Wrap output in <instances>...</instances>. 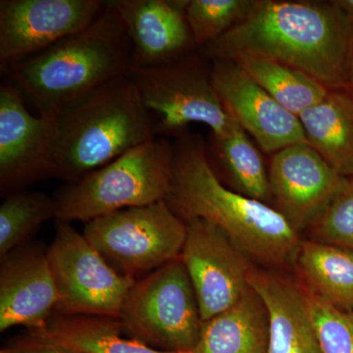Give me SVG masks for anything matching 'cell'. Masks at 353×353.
Wrapping results in <instances>:
<instances>
[{
  "instance_id": "cell-1",
  "label": "cell",
  "mask_w": 353,
  "mask_h": 353,
  "mask_svg": "<svg viewBox=\"0 0 353 353\" xmlns=\"http://www.w3.org/2000/svg\"><path fill=\"white\" fill-rule=\"evenodd\" d=\"M353 26L336 1L256 0L252 13L204 46L212 61L240 57L294 67L328 88H348Z\"/></svg>"
},
{
  "instance_id": "cell-2",
  "label": "cell",
  "mask_w": 353,
  "mask_h": 353,
  "mask_svg": "<svg viewBox=\"0 0 353 353\" xmlns=\"http://www.w3.org/2000/svg\"><path fill=\"white\" fill-rule=\"evenodd\" d=\"M166 201L183 220L202 218L219 227L256 266L292 269L301 234L273 206L221 182L199 137L183 134L173 145L171 192Z\"/></svg>"
},
{
  "instance_id": "cell-3",
  "label": "cell",
  "mask_w": 353,
  "mask_h": 353,
  "mask_svg": "<svg viewBox=\"0 0 353 353\" xmlns=\"http://www.w3.org/2000/svg\"><path fill=\"white\" fill-rule=\"evenodd\" d=\"M132 50L108 1L88 29L13 65V85L39 114L58 116L129 77Z\"/></svg>"
},
{
  "instance_id": "cell-4",
  "label": "cell",
  "mask_w": 353,
  "mask_h": 353,
  "mask_svg": "<svg viewBox=\"0 0 353 353\" xmlns=\"http://www.w3.org/2000/svg\"><path fill=\"white\" fill-rule=\"evenodd\" d=\"M157 136L152 114L128 77L58 116L46 175L78 182Z\"/></svg>"
},
{
  "instance_id": "cell-5",
  "label": "cell",
  "mask_w": 353,
  "mask_h": 353,
  "mask_svg": "<svg viewBox=\"0 0 353 353\" xmlns=\"http://www.w3.org/2000/svg\"><path fill=\"white\" fill-rule=\"evenodd\" d=\"M173 145L159 138L125 153L55 197L58 221H90L122 209L166 201L171 192Z\"/></svg>"
},
{
  "instance_id": "cell-6",
  "label": "cell",
  "mask_w": 353,
  "mask_h": 353,
  "mask_svg": "<svg viewBox=\"0 0 353 353\" xmlns=\"http://www.w3.org/2000/svg\"><path fill=\"white\" fill-rule=\"evenodd\" d=\"M117 320L125 334L148 347L192 352L203 321L196 290L180 256L136 281Z\"/></svg>"
},
{
  "instance_id": "cell-7",
  "label": "cell",
  "mask_w": 353,
  "mask_h": 353,
  "mask_svg": "<svg viewBox=\"0 0 353 353\" xmlns=\"http://www.w3.org/2000/svg\"><path fill=\"white\" fill-rule=\"evenodd\" d=\"M211 69L192 53L158 66L131 67L129 79L152 114L157 134L180 137L197 123L217 136L233 126L216 94Z\"/></svg>"
},
{
  "instance_id": "cell-8",
  "label": "cell",
  "mask_w": 353,
  "mask_h": 353,
  "mask_svg": "<svg viewBox=\"0 0 353 353\" xmlns=\"http://www.w3.org/2000/svg\"><path fill=\"white\" fill-rule=\"evenodd\" d=\"M83 234L108 263L134 278L178 259L187 226L167 201H161L90 221Z\"/></svg>"
},
{
  "instance_id": "cell-9",
  "label": "cell",
  "mask_w": 353,
  "mask_h": 353,
  "mask_svg": "<svg viewBox=\"0 0 353 353\" xmlns=\"http://www.w3.org/2000/svg\"><path fill=\"white\" fill-rule=\"evenodd\" d=\"M59 315L118 319L136 279L113 268L69 222L58 221L48 250Z\"/></svg>"
},
{
  "instance_id": "cell-10",
  "label": "cell",
  "mask_w": 353,
  "mask_h": 353,
  "mask_svg": "<svg viewBox=\"0 0 353 353\" xmlns=\"http://www.w3.org/2000/svg\"><path fill=\"white\" fill-rule=\"evenodd\" d=\"M183 221L187 236L180 259L196 290L204 322L241 299L256 265L213 223L197 217Z\"/></svg>"
},
{
  "instance_id": "cell-11",
  "label": "cell",
  "mask_w": 353,
  "mask_h": 353,
  "mask_svg": "<svg viewBox=\"0 0 353 353\" xmlns=\"http://www.w3.org/2000/svg\"><path fill=\"white\" fill-rule=\"evenodd\" d=\"M105 4L99 0H1V69L9 70L88 29L101 16Z\"/></svg>"
},
{
  "instance_id": "cell-12",
  "label": "cell",
  "mask_w": 353,
  "mask_h": 353,
  "mask_svg": "<svg viewBox=\"0 0 353 353\" xmlns=\"http://www.w3.org/2000/svg\"><path fill=\"white\" fill-rule=\"evenodd\" d=\"M268 174L273 208L299 234L326 210L350 180L307 143L274 153Z\"/></svg>"
},
{
  "instance_id": "cell-13",
  "label": "cell",
  "mask_w": 353,
  "mask_h": 353,
  "mask_svg": "<svg viewBox=\"0 0 353 353\" xmlns=\"http://www.w3.org/2000/svg\"><path fill=\"white\" fill-rule=\"evenodd\" d=\"M211 78L216 94L228 115L273 155L299 143H307L301 121L279 104L238 65L212 61Z\"/></svg>"
},
{
  "instance_id": "cell-14",
  "label": "cell",
  "mask_w": 353,
  "mask_h": 353,
  "mask_svg": "<svg viewBox=\"0 0 353 353\" xmlns=\"http://www.w3.org/2000/svg\"><path fill=\"white\" fill-rule=\"evenodd\" d=\"M57 117L32 115L17 88L0 85V185L2 192L46 175Z\"/></svg>"
},
{
  "instance_id": "cell-15",
  "label": "cell",
  "mask_w": 353,
  "mask_h": 353,
  "mask_svg": "<svg viewBox=\"0 0 353 353\" xmlns=\"http://www.w3.org/2000/svg\"><path fill=\"white\" fill-rule=\"evenodd\" d=\"M110 2L132 50V67L168 63L196 46L185 19L187 0Z\"/></svg>"
},
{
  "instance_id": "cell-16",
  "label": "cell",
  "mask_w": 353,
  "mask_h": 353,
  "mask_svg": "<svg viewBox=\"0 0 353 353\" xmlns=\"http://www.w3.org/2000/svg\"><path fill=\"white\" fill-rule=\"evenodd\" d=\"M1 259L0 331L16 326L43 329L58 303L48 250L18 248Z\"/></svg>"
},
{
  "instance_id": "cell-17",
  "label": "cell",
  "mask_w": 353,
  "mask_h": 353,
  "mask_svg": "<svg viewBox=\"0 0 353 353\" xmlns=\"http://www.w3.org/2000/svg\"><path fill=\"white\" fill-rule=\"evenodd\" d=\"M248 284L261 297L268 312L267 353H323L305 292L296 278L255 266Z\"/></svg>"
},
{
  "instance_id": "cell-18",
  "label": "cell",
  "mask_w": 353,
  "mask_h": 353,
  "mask_svg": "<svg viewBox=\"0 0 353 353\" xmlns=\"http://www.w3.org/2000/svg\"><path fill=\"white\" fill-rule=\"evenodd\" d=\"M268 343V312L250 285L234 305L203 322L192 353H267Z\"/></svg>"
},
{
  "instance_id": "cell-19",
  "label": "cell",
  "mask_w": 353,
  "mask_h": 353,
  "mask_svg": "<svg viewBox=\"0 0 353 353\" xmlns=\"http://www.w3.org/2000/svg\"><path fill=\"white\" fill-rule=\"evenodd\" d=\"M306 141L332 167L353 178V92L330 90L321 101L299 116Z\"/></svg>"
},
{
  "instance_id": "cell-20",
  "label": "cell",
  "mask_w": 353,
  "mask_h": 353,
  "mask_svg": "<svg viewBox=\"0 0 353 353\" xmlns=\"http://www.w3.org/2000/svg\"><path fill=\"white\" fill-rule=\"evenodd\" d=\"M292 270L313 296L343 311H353V252L341 246L301 240Z\"/></svg>"
},
{
  "instance_id": "cell-21",
  "label": "cell",
  "mask_w": 353,
  "mask_h": 353,
  "mask_svg": "<svg viewBox=\"0 0 353 353\" xmlns=\"http://www.w3.org/2000/svg\"><path fill=\"white\" fill-rule=\"evenodd\" d=\"M31 336L79 353H192L148 347L125 334L119 321L110 318L58 315Z\"/></svg>"
},
{
  "instance_id": "cell-22",
  "label": "cell",
  "mask_w": 353,
  "mask_h": 353,
  "mask_svg": "<svg viewBox=\"0 0 353 353\" xmlns=\"http://www.w3.org/2000/svg\"><path fill=\"white\" fill-rule=\"evenodd\" d=\"M206 152L212 153L236 192L270 203L268 168L261 152L238 123L234 122L224 134H211L210 146H206Z\"/></svg>"
},
{
  "instance_id": "cell-23",
  "label": "cell",
  "mask_w": 353,
  "mask_h": 353,
  "mask_svg": "<svg viewBox=\"0 0 353 353\" xmlns=\"http://www.w3.org/2000/svg\"><path fill=\"white\" fill-rule=\"evenodd\" d=\"M279 104L299 117L322 101L329 88L301 70L261 57H240L232 60Z\"/></svg>"
},
{
  "instance_id": "cell-24",
  "label": "cell",
  "mask_w": 353,
  "mask_h": 353,
  "mask_svg": "<svg viewBox=\"0 0 353 353\" xmlns=\"http://www.w3.org/2000/svg\"><path fill=\"white\" fill-rule=\"evenodd\" d=\"M51 218H57L55 199L41 192L11 194L0 206L1 259L22 245Z\"/></svg>"
},
{
  "instance_id": "cell-25",
  "label": "cell",
  "mask_w": 353,
  "mask_h": 353,
  "mask_svg": "<svg viewBox=\"0 0 353 353\" xmlns=\"http://www.w3.org/2000/svg\"><path fill=\"white\" fill-rule=\"evenodd\" d=\"M256 0H187L185 15L196 46H206L245 19Z\"/></svg>"
},
{
  "instance_id": "cell-26",
  "label": "cell",
  "mask_w": 353,
  "mask_h": 353,
  "mask_svg": "<svg viewBox=\"0 0 353 353\" xmlns=\"http://www.w3.org/2000/svg\"><path fill=\"white\" fill-rule=\"evenodd\" d=\"M303 290L322 352L353 353V311L341 310Z\"/></svg>"
},
{
  "instance_id": "cell-27",
  "label": "cell",
  "mask_w": 353,
  "mask_h": 353,
  "mask_svg": "<svg viewBox=\"0 0 353 353\" xmlns=\"http://www.w3.org/2000/svg\"><path fill=\"white\" fill-rule=\"evenodd\" d=\"M306 232L308 240L353 252V178Z\"/></svg>"
},
{
  "instance_id": "cell-28",
  "label": "cell",
  "mask_w": 353,
  "mask_h": 353,
  "mask_svg": "<svg viewBox=\"0 0 353 353\" xmlns=\"http://www.w3.org/2000/svg\"><path fill=\"white\" fill-rule=\"evenodd\" d=\"M16 350L19 353H79L53 343L37 340L32 336L30 340L19 343Z\"/></svg>"
},
{
  "instance_id": "cell-29",
  "label": "cell",
  "mask_w": 353,
  "mask_h": 353,
  "mask_svg": "<svg viewBox=\"0 0 353 353\" xmlns=\"http://www.w3.org/2000/svg\"><path fill=\"white\" fill-rule=\"evenodd\" d=\"M334 1L345 13L348 22L353 26V0H334Z\"/></svg>"
},
{
  "instance_id": "cell-30",
  "label": "cell",
  "mask_w": 353,
  "mask_h": 353,
  "mask_svg": "<svg viewBox=\"0 0 353 353\" xmlns=\"http://www.w3.org/2000/svg\"><path fill=\"white\" fill-rule=\"evenodd\" d=\"M348 88L353 92V48L352 57H350V75H348Z\"/></svg>"
},
{
  "instance_id": "cell-31",
  "label": "cell",
  "mask_w": 353,
  "mask_h": 353,
  "mask_svg": "<svg viewBox=\"0 0 353 353\" xmlns=\"http://www.w3.org/2000/svg\"><path fill=\"white\" fill-rule=\"evenodd\" d=\"M0 353H19L16 348H4Z\"/></svg>"
}]
</instances>
